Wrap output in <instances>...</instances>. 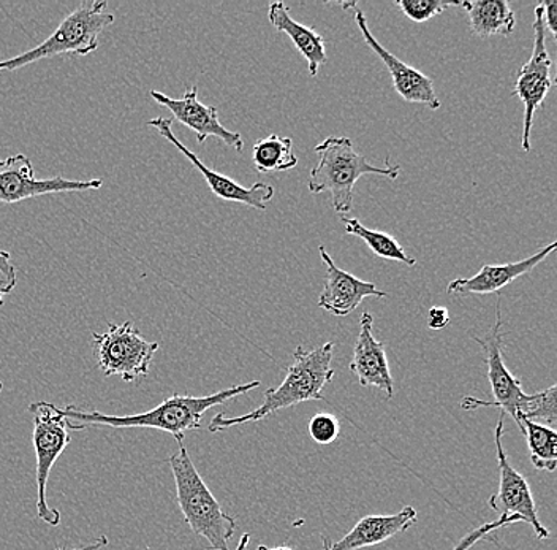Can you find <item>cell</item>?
I'll return each mask as SVG.
<instances>
[{"label": "cell", "mask_w": 557, "mask_h": 550, "mask_svg": "<svg viewBox=\"0 0 557 550\" xmlns=\"http://www.w3.org/2000/svg\"><path fill=\"white\" fill-rule=\"evenodd\" d=\"M257 388H260V381L233 386V388L207 396L177 395V393H174L173 396L160 403L154 410L131 414V416H110V414L99 413V411L79 410L75 405H69L65 408H59L58 406V411L69 423L78 424L83 428L90 426L154 428V430L173 435L174 440L180 443V441H184V435L187 431L201 428V419H203L207 411L214 408V406L224 405L230 400L249 393Z\"/></svg>", "instance_id": "1"}, {"label": "cell", "mask_w": 557, "mask_h": 550, "mask_svg": "<svg viewBox=\"0 0 557 550\" xmlns=\"http://www.w3.org/2000/svg\"><path fill=\"white\" fill-rule=\"evenodd\" d=\"M334 343H325L315 350L296 347L294 362L287 368L284 381L278 388L268 389L264 392V402L259 408L250 411L239 417H226L225 413L215 414L214 419L209 424V431H224L226 428L244 426V424L260 423L281 410L312 400H323V389L334 378V370L331 368L333 362Z\"/></svg>", "instance_id": "2"}, {"label": "cell", "mask_w": 557, "mask_h": 550, "mask_svg": "<svg viewBox=\"0 0 557 550\" xmlns=\"http://www.w3.org/2000/svg\"><path fill=\"white\" fill-rule=\"evenodd\" d=\"M319 163L309 173L308 187L312 194L330 193L331 207L337 215L346 216L354 208L355 184L366 175L396 180L399 166H372L364 156L355 151L354 142L347 137H329L315 146Z\"/></svg>", "instance_id": "3"}, {"label": "cell", "mask_w": 557, "mask_h": 550, "mask_svg": "<svg viewBox=\"0 0 557 550\" xmlns=\"http://www.w3.org/2000/svg\"><path fill=\"white\" fill-rule=\"evenodd\" d=\"M176 454L169 459L174 484H176V500L181 513L195 535L207 539L209 550H230L236 531V521L225 513L207 482L201 478L191 462L189 451L184 441H180Z\"/></svg>", "instance_id": "4"}, {"label": "cell", "mask_w": 557, "mask_h": 550, "mask_svg": "<svg viewBox=\"0 0 557 550\" xmlns=\"http://www.w3.org/2000/svg\"><path fill=\"white\" fill-rule=\"evenodd\" d=\"M108 3L103 0L85 2L73 10L58 29L47 40L33 50L24 51L15 58L0 61V72L20 71L26 65L35 64L41 59L55 56H87L99 48L100 34L114 23L113 13H108Z\"/></svg>", "instance_id": "5"}, {"label": "cell", "mask_w": 557, "mask_h": 550, "mask_svg": "<svg viewBox=\"0 0 557 550\" xmlns=\"http://www.w3.org/2000/svg\"><path fill=\"white\" fill-rule=\"evenodd\" d=\"M92 341L94 357L102 374L120 376L125 382L148 376L159 351V343L146 340L132 322L110 323L107 332L92 333Z\"/></svg>", "instance_id": "6"}, {"label": "cell", "mask_w": 557, "mask_h": 550, "mask_svg": "<svg viewBox=\"0 0 557 550\" xmlns=\"http://www.w3.org/2000/svg\"><path fill=\"white\" fill-rule=\"evenodd\" d=\"M503 302L496 303V322L486 337H473V340L485 351V364L487 367V381L491 384L494 400H479L472 396L462 399L461 408L473 411L476 408H499L504 414H510L517 426H520V414L528 405L531 395L522 391L520 379L511 375L504 362V323L503 311H500Z\"/></svg>", "instance_id": "7"}, {"label": "cell", "mask_w": 557, "mask_h": 550, "mask_svg": "<svg viewBox=\"0 0 557 550\" xmlns=\"http://www.w3.org/2000/svg\"><path fill=\"white\" fill-rule=\"evenodd\" d=\"M34 414L33 443L37 457V517L51 527H59L61 513L48 506L47 484L52 466L70 444V423L52 403L29 406Z\"/></svg>", "instance_id": "8"}, {"label": "cell", "mask_w": 557, "mask_h": 550, "mask_svg": "<svg viewBox=\"0 0 557 550\" xmlns=\"http://www.w3.org/2000/svg\"><path fill=\"white\" fill-rule=\"evenodd\" d=\"M103 186L100 178L94 180H69L65 176H52L38 180L29 156L17 155L0 159V204H17L29 198L50 196V194L86 193Z\"/></svg>", "instance_id": "9"}, {"label": "cell", "mask_w": 557, "mask_h": 550, "mask_svg": "<svg viewBox=\"0 0 557 550\" xmlns=\"http://www.w3.org/2000/svg\"><path fill=\"white\" fill-rule=\"evenodd\" d=\"M546 29L543 21V7H535L534 20V51L531 59L518 72L513 94L524 103V127H522V152H531V134L534 125L535 111L545 102L546 96L553 88V61L546 50Z\"/></svg>", "instance_id": "10"}, {"label": "cell", "mask_w": 557, "mask_h": 550, "mask_svg": "<svg viewBox=\"0 0 557 550\" xmlns=\"http://www.w3.org/2000/svg\"><path fill=\"white\" fill-rule=\"evenodd\" d=\"M504 417L505 414L500 413L496 430H494L497 463H499L500 473L499 490H497L496 496L490 498L487 504H490L491 510L496 511L499 515H517L521 522L531 525L539 539H548L549 530L543 527L542 522H540L531 487H529L524 476L511 466L507 452H505L503 444Z\"/></svg>", "instance_id": "11"}, {"label": "cell", "mask_w": 557, "mask_h": 550, "mask_svg": "<svg viewBox=\"0 0 557 550\" xmlns=\"http://www.w3.org/2000/svg\"><path fill=\"white\" fill-rule=\"evenodd\" d=\"M149 127L156 129L165 140L172 143L177 151L183 152L184 158L190 160L191 166L203 175L205 181L215 197L222 198L225 201H233V204H243L253 210L264 211L268 204L274 198V187L267 183H256L253 186L244 187L242 184L233 181L232 178L222 175L215 170L209 169L205 166L195 152H191L186 145L177 140L173 132V121L169 118H154L148 121Z\"/></svg>", "instance_id": "12"}, {"label": "cell", "mask_w": 557, "mask_h": 550, "mask_svg": "<svg viewBox=\"0 0 557 550\" xmlns=\"http://www.w3.org/2000/svg\"><path fill=\"white\" fill-rule=\"evenodd\" d=\"M151 97L159 106L165 107L173 114L174 120L189 127L197 134V140L203 145L209 137L218 138L224 142L226 146L235 149L236 152H243L244 140L238 132L228 131L224 124L219 121V111L215 107L205 106L198 100V88L191 86L184 93L181 99H173L160 90H151Z\"/></svg>", "instance_id": "13"}, {"label": "cell", "mask_w": 557, "mask_h": 550, "mask_svg": "<svg viewBox=\"0 0 557 550\" xmlns=\"http://www.w3.org/2000/svg\"><path fill=\"white\" fill-rule=\"evenodd\" d=\"M355 10V23L360 27L361 34L366 44L371 47L379 58L382 59L385 68L388 69L389 75L393 80V88L403 97V100L409 103H421V106L430 107L431 110H438L442 107L441 99L434 90V83L430 76L424 75L417 69L410 68L406 62L400 61L395 54L389 53L386 48H383L368 27L364 13L360 9Z\"/></svg>", "instance_id": "14"}, {"label": "cell", "mask_w": 557, "mask_h": 550, "mask_svg": "<svg viewBox=\"0 0 557 550\" xmlns=\"http://www.w3.org/2000/svg\"><path fill=\"white\" fill-rule=\"evenodd\" d=\"M319 253L326 267V277L325 288H323L317 305L329 311L330 315L336 316V318H347L364 298L386 297V292L381 291L374 283L360 280L337 267L325 246H319Z\"/></svg>", "instance_id": "15"}, {"label": "cell", "mask_w": 557, "mask_h": 550, "mask_svg": "<svg viewBox=\"0 0 557 550\" xmlns=\"http://www.w3.org/2000/svg\"><path fill=\"white\" fill-rule=\"evenodd\" d=\"M557 248V243H549L548 246L532 254L528 259L520 262L496 264V266H483L479 273L470 278H458L447 285V294L450 297H468V295L499 294L508 284L517 281L518 278L531 273L539 264L546 257L552 256Z\"/></svg>", "instance_id": "16"}, {"label": "cell", "mask_w": 557, "mask_h": 550, "mask_svg": "<svg viewBox=\"0 0 557 550\" xmlns=\"http://www.w3.org/2000/svg\"><path fill=\"white\" fill-rule=\"evenodd\" d=\"M371 313L364 311L360 319V333L354 347V358L350 362V371L358 378L363 388H377L386 393L388 399L395 395L393 376L386 358L385 344L372 333Z\"/></svg>", "instance_id": "17"}, {"label": "cell", "mask_w": 557, "mask_h": 550, "mask_svg": "<svg viewBox=\"0 0 557 550\" xmlns=\"http://www.w3.org/2000/svg\"><path fill=\"white\" fill-rule=\"evenodd\" d=\"M417 518L418 513L412 506H404L396 514L366 515L341 541L330 542L323 538V550H360L382 545L393 536L409 530Z\"/></svg>", "instance_id": "18"}, {"label": "cell", "mask_w": 557, "mask_h": 550, "mask_svg": "<svg viewBox=\"0 0 557 550\" xmlns=\"http://www.w3.org/2000/svg\"><path fill=\"white\" fill-rule=\"evenodd\" d=\"M268 20L277 33L287 34L292 38L296 50L308 62L309 75L315 78L319 75V69L329 62L325 38L312 27L305 26L292 19L290 9L284 2L270 3Z\"/></svg>", "instance_id": "19"}, {"label": "cell", "mask_w": 557, "mask_h": 550, "mask_svg": "<svg viewBox=\"0 0 557 550\" xmlns=\"http://www.w3.org/2000/svg\"><path fill=\"white\" fill-rule=\"evenodd\" d=\"M461 7L468 13L469 29L473 36H510L517 26V16L507 0H473L462 2Z\"/></svg>", "instance_id": "20"}, {"label": "cell", "mask_w": 557, "mask_h": 550, "mask_svg": "<svg viewBox=\"0 0 557 550\" xmlns=\"http://www.w3.org/2000/svg\"><path fill=\"white\" fill-rule=\"evenodd\" d=\"M341 222H343L347 235L363 240L375 256L382 257V259L395 260V262L404 264L407 267L417 266V259L410 257L406 249L399 245L398 240L393 239L388 233L364 228L357 218H350V216H341Z\"/></svg>", "instance_id": "21"}, {"label": "cell", "mask_w": 557, "mask_h": 550, "mask_svg": "<svg viewBox=\"0 0 557 550\" xmlns=\"http://www.w3.org/2000/svg\"><path fill=\"white\" fill-rule=\"evenodd\" d=\"M252 160L260 173L287 172L298 166L290 137L273 134L253 145Z\"/></svg>", "instance_id": "22"}, {"label": "cell", "mask_w": 557, "mask_h": 550, "mask_svg": "<svg viewBox=\"0 0 557 550\" xmlns=\"http://www.w3.org/2000/svg\"><path fill=\"white\" fill-rule=\"evenodd\" d=\"M520 430L528 441L529 455L535 468L553 473L557 466V433L553 428L520 417Z\"/></svg>", "instance_id": "23"}, {"label": "cell", "mask_w": 557, "mask_h": 550, "mask_svg": "<svg viewBox=\"0 0 557 550\" xmlns=\"http://www.w3.org/2000/svg\"><path fill=\"white\" fill-rule=\"evenodd\" d=\"M557 388L556 386H552V388L546 389V391L532 393L531 400H529L525 408L522 410L520 417H524V419L534 420L540 419L543 420V426L553 428L556 430L557 426Z\"/></svg>", "instance_id": "24"}, {"label": "cell", "mask_w": 557, "mask_h": 550, "mask_svg": "<svg viewBox=\"0 0 557 550\" xmlns=\"http://www.w3.org/2000/svg\"><path fill=\"white\" fill-rule=\"evenodd\" d=\"M461 3L447 0H398L396 7L413 23H426L434 16L442 15L445 10L461 7Z\"/></svg>", "instance_id": "25"}, {"label": "cell", "mask_w": 557, "mask_h": 550, "mask_svg": "<svg viewBox=\"0 0 557 550\" xmlns=\"http://www.w3.org/2000/svg\"><path fill=\"white\" fill-rule=\"evenodd\" d=\"M341 433L339 420L330 413H319L309 423V435L315 443L331 444Z\"/></svg>", "instance_id": "26"}, {"label": "cell", "mask_w": 557, "mask_h": 550, "mask_svg": "<svg viewBox=\"0 0 557 550\" xmlns=\"http://www.w3.org/2000/svg\"><path fill=\"white\" fill-rule=\"evenodd\" d=\"M517 522H521L520 517L517 515H500L497 521L487 522V524L480 525L479 528L468 533L458 545L453 548V550H469L472 549L476 542L482 541V539L490 538L494 531L500 530V528L508 527V525L517 524Z\"/></svg>", "instance_id": "27"}, {"label": "cell", "mask_w": 557, "mask_h": 550, "mask_svg": "<svg viewBox=\"0 0 557 550\" xmlns=\"http://www.w3.org/2000/svg\"><path fill=\"white\" fill-rule=\"evenodd\" d=\"M450 323V311L445 306H433L428 313V327L431 330H444Z\"/></svg>", "instance_id": "28"}, {"label": "cell", "mask_w": 557, "mask_h": 550, "mask_svg": "<svg viewBox=\"0 0 557 550\" xmlns=\"http://www.w3.org/2000/svg\"><path fill=\"white\" fill-rule=\"evenodd\" d=\"M542 7L545 29H548L552 37L557 40V0H545Z\"/></svg>", "instance_id": "29"}, {"label": "cell", "mask_w": 557, "mask_h": 550, "mask_svg": "<svg viewBox=\"0 0 557 550\" xmlns=\"http://www.w3.org/2000/svg\"><path fill=\"white\" fill-rule=\"evenodd\" d=\"M0 274L3 277V283L17 284V271L16 267L13 266L12 256L2 249H0Z\"/></svg>", "instance_id": "30"}, {"label": "cell", "mask_w": 557, "mask_h": 550, "mask_svg": "<svg viewBox=\"0 0 557 550\" xmlns=\"http://www.w3.org/2000/svg\"><path fill=\"white\" fill-rule=\"evenodd\" d=\"M104 546H108V539L102 536V538L97 539V541L92 542V545L82 546V548L72 550H99L104 548Z\"/></svg>", "instance_id": "31"}, {"label": "cell", "mask_w": 557, "mask_h": 550, "mask_svg": "<svg viewBox=\"0 0 557 550\" xmlns=\"http://www.w3.org/2000/svg\"><path fill=\"white\" fill-rule=\"evenodd\" d=\"M15 288H16V285H12V284H7V283L0 284V306L3 305V301H5L7 295H9L10 292H12L13 289H15Z\"/></svg>", "instance_id": "32"}, {"label": "cell", "mask_w": 557, "mask_h": 550, "mask_svg": "<svg viewBox=\"0 0 557 550\" xmlns=\"http://www.w3.org/2000/svg\"><path fill=\"white\" fill-rule=\"evenodd\" d=\"M249 542H250V535H249V533H246V535H243L242 539H239V545H238V548H236V550H246L247 546H249Z\"/></svg>", "instance_id": "33"}, {"label": "cell", "mask_w": 557, "mask_h": 550, "mask_svg": "<svg viewBox=\"0 0 557 550\" xmlns=\"http://www.w3.org/2000/svg\"><path fill=\"white\" fill-rule=\"evenodd\" d=\"M257 550H296V549L287 548V546H278V548H274V549L267 548V546H259V548H257Z\"/></svg>", "instance_id": "34"}, {"label": "cell", "mask_w": 557, "mask_h": 550, "mask_svg": "<svg viewBox=\"0 0 557 550\" xmlns=\"http://www.w3.org/2000/svg\"><path fill=\"white\" fill-rule=\"evenodd\" d=\"M0 391H2V381H0Z\"/></svg>", "instance_id": "35"}]
</instances>
